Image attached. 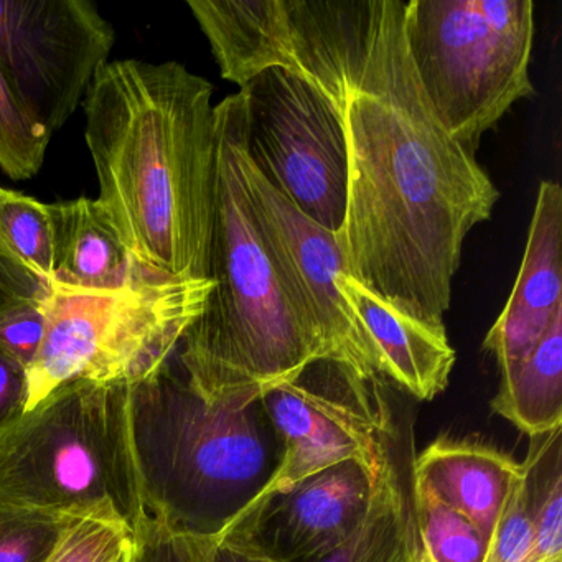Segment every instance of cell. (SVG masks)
<instances>
[{"instance_id": "cell-1", "label": "cell", "mask_w": 562, "mask_h": 562, "mask_svg": "<svg viewBox=\"0 0 562 562\" xmlns=\"http://www.w3.org/2000/svg\"><path fill=\"white\" fill-rule=\"evenodd\" d=\"M404 0H279L269 67L311 83L340 114L358 284L446 328L463 241L499 192L434 113L404 37Z\"/></svg>"}, {"instance_id": "cell-2", "label": "cell", "mask_w": 562, "mask_h": 562, "mask_svg": "<svg viewBox=\"0 0 562 562\" xmlns=\"http://www.w3.org/2000/svg\"><path fill=\"white\" fill-rule=\"evenodd\" d=\"M213 87L182 64L108 61L83 100L100 202L137 266L209 279L216 190Z\"/></svg>"}, {"instance_id": "cell-3", "label": "cell", "mask_w": 562, "mask_h": 562, "mask_svg": "<svg viewBox=\"0 0 562 562\" xmlns=\"http://www.w3.org/2000/svg\"><path fill=\"white\" fill-rule=\"evenodd\" d=\"M243 94L216 104V190L210 243L213 289L177 360L209 400L261 397L307 364L330 360L305 330L262 243L239 167Z\"/></svg>"}, {"instance_id": "cell-4", "label": "cell", "mask_w": 562, "mask_h": 562, "mask_svg": "<svg viewBox=\"0 0 562 562\" xmlns=\"http://www.w3.org/2000/svg\"><path fill=\"white\" fill-rule=\"evenodd\" d=\"M131 430L147 516L216 539L266 488L282 447L261 397H203L177 353L131 384Z\"/></svg>"}, {"instance_id": "cell-5", "label": "cell", "mask_w": 562, "mask_h": 562, "mask_svg": "<svg viewBox=\"0 0 562 562\" xmlns=\"http://www.w3.org/2000/svg\"><path fill=\"white\" fill-rule=\"evenodd\" d=\"M131 384L77 380L0 427V508L103 519L133 535L144 508Z\"/></svg>"}, {"instance_id": "cell-6", "label": "cell", "mask_w": 562, "mask_h": 562, "mask_svg": "<svg viewBox=\"0 0 562 562\" xmlns=\"http://www.w3.org/2000/svg\"><path fill=\"white\" fill-rule=\"evenodd\" d=\"M212 279H172L139 268L120 289L45 282V334L27 370V407L60 384L137 383L164 367L205 311Z\"/></svg>"}, {"instance_id": "cell-7", "label": "cell", "mask_w": 562, "mask_h": 562, "mask_svg": "<svg viewBox=\"0 0 562 562\" xmlns=\"http://www.w3.org/2000/svg\"><path fill=\"white\" fill-rule=\"evenodd\" d=\"M404 37L434 113L469 153L535 93L531 0H407Z\"/></svg>"}, {"instance_id": "cell-8", "label": "cell", "mask_w": 562, "mask_h": 562, "mask_svg": "<svg viewBox=\"0 0 562 562\" xmlns=\"http://www.w3.org/2000/svg\"><path fill=\"white\" fill-rule=\"evenodd\" d=\"M239 91L252 166L312 222L340 235L347 220L348 150L337 108L284 68L261 71Z\"/></svg>"}, {"instance_id": "cell-9", "label": "cell", "mask_w": 562, "mask_h": 562, "mask_svg": "<svg viewBox=\"0 0 562 562\" xmlns=\"http://www.w3.org/2000/svg\"><path fill=\"white\" fill-rule=\"evenodd\" d=\"M262 404L281 440V463L243 515L322 470L350 460L378 470L390 453L378 380L340 361L307 364L291 381L266 391Z\"/></svg>"}, {"instance_id": "cell-10", "label": "cell", "mask_w": 562, "mask_h": 562, "mask_svg": "<svg viewBox=\"0 0 562 562\" xmlns=\"http://www.w3.org/2000/svg\"><path fill=\"white\" fill-rule=\"evenodd\" d=\"M238 154L256 226L299 321L330 360L378 380L376 358L341 289L350 272L340 239L305 216L252 166L245 149V104Z\"/></svg>"}, {"instance_id": "cell-11", "label": "cell", "mask_w": 562, "mask_h": 562, "mask_svg": "<svg viewBox=\"0 0 562 562\" xmlns=\"http://www.w3.org/2000/svg\"><path fill=\"white\" fill-rule=\"evenodd\" d=\"M114 29L90 0H0V71L50 136L108 64Z\"/></svg>"}, {"instance_id": "cell-12", "label": "cell", "mask_w": 562, "mask_h": 562, "mask_svg": "<svg viewBox=\"0 0 562 562\" xmlns=\"http://www.w3.org/2000/svg\"><path fill=\"white\" fill-rule=\"evenodd\" d=\"M380 469L350 460L322 470L246 513L222 536L276 562L315 561L344 544L363 522Z\"/></svg>"}, {"instance_id": "cell-13", "label": "cell", "mask_w": 562, "mask_h": 562, "mask_svg": "<svg viewBox=\"0 0 562 562\" xmlns=\"http://www.w3.org/2000/svg\"><path fill=\"white\" fill-rule=\"evenodd\" d=\"M562 311V189L539 186L515 288L483 340L499 373L525 360Z\"/></svg>"}, {"instance_id": "cell-14", "label": "cell", "mask_w": 562, "mask_h": 562, "mask_svg": "<svg viewBox=\"0 0 562 562\" xmlns=\"http://www.w3.org/2000/svg\"><path fill=\"white\" fill-rule=\"evenodd\" d=\"M341 289L370 341L380 376L390 378L420 401L443 393L456 364L446 328L430 327L397 311L351 276L344 279Z\"/></svg>"}, {"instance_id": "cell-15", "label": "cell", "mask_w": 562, "mask_h": 562, "mask_svg": "<svg viewBox=\"0 0 562 562\" xmlns=\"http://www.w3.org/2000/svg\"><path fill=\"white\" fill-rule=\"evenodd\" d=\"M413 482L426 486L486 538L522 473L512 456L469 440L437 439L414 462Z\"/></svg>"}, {"instance_id": "cell-16", "label": "cell", "mask_w": 562, "mask_h": 562, "mask_svg": "<svg viewBox=\"0 0 562 562\" xmlns=\"http://www.w3.org/2000/svg\"><path fill=\"white\" fill-rule=\"evenodd\" d=\"M55 225V279L83 289H120L140 266L121 241L100 200H70L50 205Z\"/></svg>"}, {"instance_id": "cell-17", "label": "cell", "mask_w": 562, "mask_h": 562, "mask_svg": "<svg viewBox=\"0 0 562 562\" xmlns=\"http://www.w3.org/2000/svg\"><path fill=\"white\" fill-rule=\"evenodd\" d=\"M492 409L531 439L562 429V311L531 353L502 371Z\"/></svg>"}, {"instance_id": "cell-18", "label": "cell", "mask_w": 562, "mask_h": 562, "mask_svg": "<svg viewBox=\"0 0 562 562\" xmlns=\"http://www.w3.org/2000/svg\"><path fill=\"white\" fill-rule=\"evenodd\" d=\"M414 548L416 528L411 496L387 453L363 522L344 544L311 562H406Z\"/></svg>"}, {"instance_id": "cell-19", "label": "cell", "mask_w": 562, "mask_h": 562, "mask_svg": "<svg viewBox=\"0 0 562 562\" xmlns=\"http://www.w3.org/2000/svg\"><path fill=\"white\" fill-rule=\"evenodd\" d=\"M0 252L41 282L55 278V225L50 205L0 187Z\"/></svg>"}, {"instance_id": "cell-20", "label": "cell", "mask_w": 562, "mask_h": 562, "mask_svg": "<svg viewBox=\"0 0 562 562\" xmlns=\"http://www.w3.org/2000/svg\"><path fill=\"white\" fill-rule=\"evenodd\" d=\"M561 430L531 439L525 465L532 495V562H562Z\"/></svg>"}, {"instance_id": "cell-21", "label": "cell", "mask_w": 562, "mask_h": 562, "mask_svg": "<svg viewBox=\"0 0 562 562\" xmlns=\"http://www.w3.org/2000/svg\"><path fill=\"white\" fill-rule=\"evenodd\" d=\"M411 505L419 562H483L488 538L465 516L416 482Z\"/></svg>"}, {"instance_id": "cell-22", "label": "cell", "mask_w": 562, "mask_h": 562, "mask_svg": "<svg viewBox=\"0 0 562 562\" xmlns=\"http://www.w3.org/2000/svg\"><path fill=\"white\" fill-rule=\"evenodd\" d=\"M52 136L22 108L0 71V170L29 180L44 167Z\"/></svg>"}, {"instance_id": "cell-23", "label": "cell", "mask_w": 562, "mask_h": 562, "mask_svg": "<svg viewBox=\"0 0 562 562\" xmlns=\"http://www.w3.org/2000/svg\"><path fill=\"white\" fill-rule=\"evenodd\" d=\"M75 521L54 513L0 508V562H47Z\"/></svg>"}, {"instance_id": "cell-24", "label": "cell", "mask_w": 562, "mask_h": 562, "mask_svg": "<svg viewBox=\"0 0 562 562\" xmlns=\"http://www.w3.org/2000/svg\"><path fill=\"white\" fill-rule=\"evenodd\" d=\"M483 562H532V495L525 463L493 526Z\"/></svg>"}, {"instance_id": "cell-25", "label": "cell", "mask_w": 562, "mask_h": 562, "mask_svg": "<svg viewBox=\"0 0 562 562\" xmlns=\"http://www.w3.org/2000/svg\"><path fill=\"white\" fill-rule=\"evenodd\" d=\"M133 541V532L120 522L77 519L47 562H116Z\"/></svg>"}, {"instance_id": "cell-26", "label": "cell", "mask_w": 562, "mask_h": 562, "mask_svg": "<svg viewBox=\"0 0 562 562\" xmlns=\"http://www.w3.org/2000/svg\"><path fill=\"white\" fill-rule=\"evenodd\" d=\"M44 334L42 295L0 312V351H4L25 370L37 357Z\"/></svg>"}, {"instance_id": "cell-27", "label": "cell", "mask_w": 562, "mask_h": 562, "mask_svg": "<svg viewBox=\"0 0 562 562\" xmlns=\"http://www.w3.org/2000/svg\"><path fill=\"white\" fill-rule=\"evenodd\" d=\"M27 407V370L0 351V427L18 419Z\"/></svg>"}, {"instance_id": "cell-28", "label": "cell", "mask_w": 562, "mask_h": 562, "mask_svg": "<svg viewBox=\"0 0 562 562\" xmlns=\"http://www.w3.org/2000/svg\"><path fill=\"white\" fill-rule=\"evenodd\" d=\"M44 289V282L9 261L0 252V312L21 302L41 297Z\"/></svg>"}, {"instance_id": "cell-29", "label": "cell", "mask_w": 562, "mask_h": 562, "mask_svg": "<svg viewBox=\"0 0 562 562\" xmlns=\"http://www.w3.org/2000/svg\"><path fill=\"white\" fill-rule=\"evenodd\" d=\"M206 562H276L245 542L226 536L213 539Z\"/></svg>"}, {"instance_id": "cell-30", "label": "cell", "mask_w": 562, "mask_h": 562, "mask_svg": "<svg viewBox=\"0 0 562 562\" xmlns=\"http://www.w3.org/2000/svg\"><path fill=\"white\" fill-rule=\"evenodd\" d=\"M116 562H134V541L126 551L121 554V558Z\"/></svg>"}, {"instance_id": "cell-31", "label": "cell", "mask_w": 562, "mask_h": 562, "mask_svg": "<svg viewBox=\"0 0 562 562\" xmlns=\"http://www.w3.org/2000/svg\"><path fill=\"white\" fill-rule=\"evenodd\" d=\"M406 562H419V555H417V539H416V548H414L413 554H411V558L407 559Z\"/></svg>"}]
</instances>
